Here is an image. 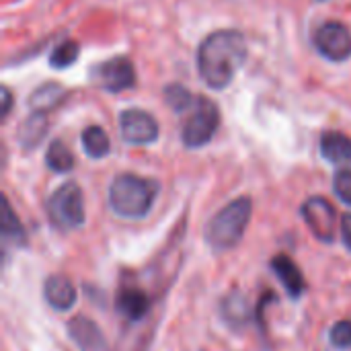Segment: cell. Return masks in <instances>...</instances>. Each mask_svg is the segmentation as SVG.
Instances as JSON below:
<instances>
[{"label":"cell","instance_id":"1","mask_svg":"<svg viewBox=\"0 0 351 351\" xmlns=\"http://www.w3.org/2000/svg\"><path fill=\"white\" fill-rule=\"evenodd\" d=\"M247 60V41L237 29L210 33L197 49V70L202 80L216 90L226 88Z\"/></svg>","mask_w":351,"mask_h":351},{"label":"cell","instance_id":"2","mask_svg":"<svg viewBox=\"0 0 351 351\" xmlns=\"http://www.w3.org/2000/svg\"><path fill=\"white\" fill-rule=\"evenodd\" d=\"M158 191L160 185L156 181L123 173L115 177L109 187V206L121 218H144L150 212Z\"/></svg>","mask_w":351,"mask_h":351},{"label":"cell","instance_id":"3","mask_svg":"<svg viewBox=\"0 0 351 351\" xmlns=\"http://www.w3.org/2000/svg\"><path fill=\"white\" fill-rule=\"evenodd\" d=\"M253 212L251 197H239L224 206L206 226V243L216 251H228L241 243Z\"/></svg>","mask_w":351,"mask_h":351},{"label":"cell","instance_id":"4","mask_svg":"<svg viewBox=\"0 0 351 351\" xmlns=\"http://www.w3.org/2000/svg\"><path fill=\"white\" fill-rule=\"evenodd\" d=\"M220 125V109L214 101L199 95L191 105V113L185 117L181 128V140L187 148L206 146Z\"/></svg>","mask_w":351,"mask_h":351},{"label":"cell","instance_id":"5","mask_svg":"<svg viewBox=\"0 0 351 351\" xmlns=\"http://www.w3.org/2000/svg\"><path fill=\"white\" fill-rule=\"evenodd\" d=\"M47 216L60 230H74L84 224L82 191L74 181L60 185L47 199Z\"/></svg>","mask_w":351,"mask_h":351},{"label":"cell","instance_id":"6","mask_svg":"<svg viewBox=\"0 0 351 351\" xmlns=\"http://www.w3.org/2000/svg\"><path fill=\"white\" fill-rule=\"evenodd\" d=\"M90 80H93V84H97L109 93H121L136 84V70L128 58L115 56L111 60L95 64L90 70Z\"/></svg>","mask_w":351,"mask_h":351},{"label":"cell","instance_id":"7","mask_svg":"<svg viewBox=\"0 0 351 351\" xmlns=\"http://www.w3.org/2000/svg\"><path fill=\"white\" fill-rule=\"evenodd\" d=\"M315 47L331 62H346L351 56L350 29L339 21H329L315 31Z\"/></svg>","mask_w":351,"mask_h":351},{"label":"cell","instance_id":"8","mask_svg":"<svg viewBox=\"0 0 351 351\" xmlns=\"http://www.w3.org/2000/svg\"><path fill=\"white\" fill-rule=\"evenodd\" d=\"M302 218L321 243H333L337 230V210L325 197H311L302 206Z\"/></svg>","mask_w":351,"mask_h":351},{"label":"cell","instance_id":"9","mask_svg":"<svg viewBox=\"0 0 351 351\" xmlns=\"http://www.w3.org/2000/svg\"><path fill=\"white\" fill-rule=\"evenodd\" d=\"M121 138L128 144H154L158 140V121L144 109H125L119 115Z\"/></svg>","mask_w":351,"mask_h":351},{"label":"cell","instance_id":"10","mask_svg":"<svg viewBox=\"0 0 351 351\" xmlns=\"http://www.w3.org/2000/svg\"><path fill=\"white\" fill-rule=\"evenodd\" d=\"M68 335L80 351H109L103 331L95 325V321L86 317H74L68 323Z\"/></svg>","mask_w":351,"mask_h":351},{"label":"cell","instance_id":"11","mask_svg":"<svg viewBox=\"0 0 351 351\" xmlns=\"http://www.w3.org/2000/svg\"><path fill=\"white\" fill-rule=\"evenodd\" d=\"M271 269H274L276 278L280 280V284L286 288L290 298H300L302 296V292L306 288L304 278H302L298 265L288 255H276L271 259Z\"/></svg>","mask_w":351,"mask_h":351},{"label":"cell","instance_id":"12","mask_svg":"<svg viewBox=\"0 0 351 351\" xmlns=\"http://www.w3.org/2000/svg\"><path fill=\"white\" fill-rule=\"evenodd\" d=\"M45 302L56 311H68L76 302V288L66 276H49L43 284Z\"/></svg>","mask_w":351,"mask_h":351},{"label":"cell","instance_id":"13","mask_svg":"<svg viewBox=\"0 0 351 351\" xmlns=\"http://www.w3.org/2000/svg\"><path fill=\"white\" fill-rule=\"evenodd\" d=\"M321 154L335 165H351V138L339 132H325L321 138Z\"/></svg>","mask_w":351,"mask_h":351},{"label":"cell","instance_id":"14","mask_svg":"<svg viewBox=\"0 0 351 351\" xmlns=\"http://www.w3.org/2000/svg\"><path fill=\"white\" fill-rule=\"evenodd\" d=\"M66 97V88L60 86L58 82H45L41 84L31 97H29V107L33 113H47L53 107H58Z\"/></svg>","mask_w":351,"mask_h":351},{"label":"cell","instance_id":"15","mask_svg":"<svg viewBox=\"0 0 351 351\" xmlns=\"http://www.w3.org/2000/svg\"><path fill=\"white\" fill-rule=\"evenodd\" d=\"M117 311L130 321H140L148 313V296L142 290L125 288L117 296Z\"/></svg>","mask_w":351,"mask_h":351},{"label":"cell","instance_id":"16","mask_svg":"<svg viewBox=\"0 0 351 351\" xmlns=\"http://www.w3.org/2000/svg\"><path fill=\"white\" fill-rule=\"evenodd\" d=\"M80 142H82V148H84L86 156H90V158H103V156H107L111 152L109 136L99 125L86 128L82 132V136H80Z\"/></svg>","mask_w":351,"mask_h":351},{"label":"cell","instance_id":"17","mask_svg":"<svg viewBox=\"0 0 351 351\" xmlns=\"http://www.w3.org/2000/svg\"><path fill=\"white\" fill-rule=\"evenodd\" d=\"M45 162L53 173H68L74 169V154L62 140H53L45 152Z\"/></svg>","mask_w":351,"mask_h":351},{"label":"cell","instance_id":"18","mask_svg":"<svg viewBox=\"0 0 351 351\" xmlns=\"http://www.w3.org/2000/svg\"><path fill=\"white\" fill-rule=\"evenodd\" d=\"M2 237L6 241H12L14 245H25V239H27L25 228L19 222V218L12 212V208H10L6 197H2Z\"/></svg>","mask_w":351,"mask_h":351},{"label":"cell","instance_id":"19","mask_svg":"<svg viewBox=\"0 0 351 351\" xmlns=\"http://www.w3.org/2000/svg\"><path fill=\"white\" fill-rule=\"evenodd\" d=\"M78 53H80V47L74 39H64L62 43H58L49 56V66L56 68V70H62V68H68L72 66L76 60H78Z\"/></svg>","mask_w":351,"mask_h":351},{"label":"cell","instance_id":"20","mask_svg":"<svg viewBox=\"0 0 351 351\" xmlns=\"http://www.w3.org/2000/svg\"><path fill=\"white\" fill-rule=\"evenodd\" d=\"M45 113H33L21 130V142L25 146H35L45 134Z\"/></svg>","mask_w":351,"mask_h":351},{"label":"cell","instance_id":"21","mask_svg":"<svg viewBox=\"0 0 351 351\" xmlns=\"http://www.w3.org/2000/svg\"><path fill=\"white\" fill-rule=\"evenodd\" d=\"M222 308H224V317H226V321L230 325H237V323H245L247 321V313H249L247 311V300L239 292H234L232 296H228Z\"/></svg>","mask_w":351,"mask_h":351},{"label":"cell","instance_id":"22","mask_svg":"<svg viewBox=\"0 0 351 351\" xmlns=\"http://www.w3.org/2000/svg\"><path fill=\"white\" fill-rule=\"evenodd\" d=\"M165 97H167V103H169L177 113L187 111V109L193 105V101H195V97H193L185 86H179V84H171V86L165 90Z\"/></svg>","mask_w":351,"mask_h":351},{"label":"cell","instance_id":"23","mask_svg":"<svg viewBox=\"0 0 351 351\" xmlns=\"http://www.w3.org/2000/svg\"><path fill=\"white\" fill-rule=\"evenodd\" d=\"M331 343L337 350H350L351 348V321H339L331 329Z\"/></svg>","mask_w":351,"mask_h":351},{"label":"cell","instance_id":"24","mask_svg":"<svg viewBox=\"0 0 351 351\" xmlns=\"http://www.w3.org/2000/svg\"><path fill=\"white\" fill-rule=\"evenodd\" d=\"M333 189L337 193V197L351 206V171L343 169V171H337L335 173V179H333Z\"/></svg>","mask_w":351,"mask_h":351},{"label":"cell","instance_id":"25","mask_svg":"<svg viewBox=\"0 0 351 351\" xmlns=\"http://www.w3.org/2000/svg\"><path fill=\"white\" fill-rule=\"evenodd\" d=\"M341 237H343V245L351 251V214H346L341 218Z\"/></svg>","mask_w":351,"mask_h":351},{"label":"cell","instance_id":"26","mask_svg":"<svg viewBox=\"0 0 351 351\" xmlns=\"http://www.w3.org/2000/svg\"><path fill=\"white\" fill-rule=\"evenodd\" d=\"M10 105H12L10 90H8V88H2V117H6V115H8V111H10Z\"/></svg>","mask_w":351,"mask_h":351}]
</instances>
